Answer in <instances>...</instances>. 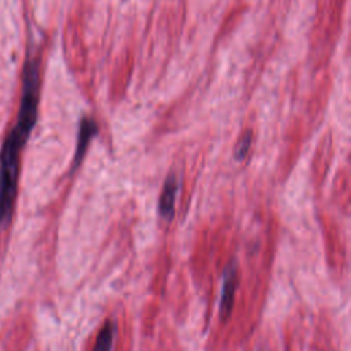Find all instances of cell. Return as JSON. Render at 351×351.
Returning <instances> with one entry per match:
<instances>
[{"mask_svg": "<svg viewBox=\"0 0 351 351\" xmlns=\"http://www.w3.org/2000/svg\"><path fill=\"white\" fill-rule=\"evenodd\" d=\"M38 112V66L30 60L25 67L23 92L15 123L0 148V266L3 265L14 228L22 158Z\"/></svg>", "mask_w": 351, "mask_h": 351, "instance_id": "6da1fadb", "label": "cell"}, {"mask_svg": "<svg viewBox=\"0 0 351 351\" xmlns=\"http://www.w3.org/2000/svg\"><path fill=\"white\" fill-rule=\"evenodd\" d=\"M251 143H252V132L245 130L244 134L237 141L236 148H234V159L236 160H243L247 156V154L251 148Z\"/></svg>", "mask_w": 351, "mask_h": 351, "instance_id": "8992f818", "label": "cell"}, {"mask_svg": "<svg viewBox=\"0 0 351 351\" xmlns=\"http://www.w3.org/2000/svg\"><path fill=\"white\" fill-rule=\"evenodd\" d=\"M237 287V265L236 262H230L223 273L222 281V292L219 299V317L222 321H226L230 315L234 302V293Z\"/></svg>", "mask_w": 351, "mask_h": 351, "instance_id": "7a4b0ae2", "label": "cell"}, {"mask_svg": "<svg viewBox=\"0 0 351 351\" xmlns=\"http://www.w3.org/2000/svg\"><path fill=\"white\" fill-rule=\"evenodd\" d=\"M97 133V125L93 119L90 118H84L80 123V133H78V141H77V149H75V156H74V167L80 165V162L84 158V154L88 148L89 141L92 137Z\"/></svg>", "mask_w": 351, "mask_h": 351, "instance_id": "277c9868", "label": "cell"}, {"mask_svg": "<svg viewBox=\"0 0 351 351\" xmlns=\"http://www.w3.org/2000/svg\"><path fill=\"white\" fill-rule=\"evenodd\" d=\"M115 333H117L115 322L110 321V319L106 321V324L101 326V329L96 337L93 351H111Z\"/></svg>", "mask_w": 351, "mask_h": 351, "instance_id": "5b68a950", "label": "cell"}, {"mask_svg": "<svg viewBox=\"0 0 351 351\" xmlns=\"http://www.w3.org/2000/svg\"><path fill=\"white\" fill-rule=\"evenodd\" d=\"M177 189H178V182L176 176L174 174L167 176L159 197V214L166 221H170L174 217Z\"/></svg>", "mask_w": 351, "mask_h": 351, "instance_id": "3957f363", "label": "cell"}]
</instances>
